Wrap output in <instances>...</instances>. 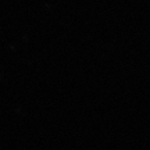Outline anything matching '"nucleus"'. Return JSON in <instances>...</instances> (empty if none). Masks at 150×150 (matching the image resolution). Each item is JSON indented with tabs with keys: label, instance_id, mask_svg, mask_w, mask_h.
Here are the masks:
<instances>
[]
</instances>
